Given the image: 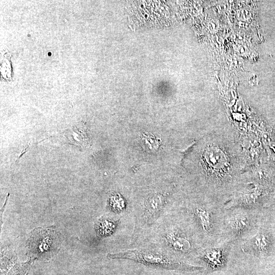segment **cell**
<instances>
[{"instance_id": "9c48e42d", "label": "cell", "mask_w": 275, "mask_h": 275, "mask_svg": "<svg viewBox=\"0 0 275 275\" xmlns=\"http://www.w3.org/2000/svg\"><path fill=\"white\" fill-rule=\"evenodd\" d=\"M118 222L102 217L95 223L94 227L96 234L100 237L111 235L117 226Z\"/></svg>"}, {"instance_id": "8992f818", "label": "cell", "mask_w": 275, "mask_h": 275, "mask_svg": "<svg viewBox=\"0 0 275 275\" xmlns=\"http://www.w3.org/2000/svg\"><path fill=\"white\" fill-rule=\"evenodd\" d=\"M62 242L60 233L55 230L38 228L32 231L27 242L29 253L42 260H48L57 253Z\"/></svg>"}, {"instance_id": "52a82bcc", "label": "cell", "mask_w": 275, "mask_h": 275, "mask_svg": "<svg viewBox=\"0 0 275 275\" xmlns=\"http://www.w3.org/2000/svg\"><path fill=\"white\" fill-rule=\"evenodd\" d=\"M234 244L231 242L221 241L203 248L196 258L202 264L203 275H211L226 270Z\"/></svg>"}, {"instance_id": "5b68a950", "label": "cell", "mask_w": 275, "mask_h": 275, "mask_svg": "<svg viewBox=\"0 0 275 275\" xmlns=\"http://www.w3.org/2000/svg\"><path fill=\"white\" fill-rule=\"evenodd\" d=\"M241 250L248 256L263 260H275V227L264 208L259 226L249 237L238 241Z\"/></svg>"}, {"instance_id": "6da1fadb", "label": "cell", "mask_w": 275, "mask_h": 275, "mask_svg": "<svg viewBox=\"0 0 275 275\" xmlns=\"http://www.w3.org/2000/svg\"><path fill=\"white\" fill-rule=\"evenodd\" d=\"M186 211L204 248L222 241L224 205L203 197L202 200L189 204Z\"/></svg>"}, {"instance_id": "277c9868", "label": "cell", "mask_w": 275, "mask_h": 275, "mask_svg": "<svg viewBox=\"0 0 275 275\" xmlns=\"http://www.w3.org/2000/svg\"><path fill=\"white\" fill-rule=\"evenodd\" d=\"M273 189L264 186L245 177L241 179L234 190L224 204L225 209L242 207L261 210L270 201Z\"/></svg>"}, {"instance_id": "30bf717a", "label": "cell", "mask_w": 275, "mask_h": 275, "mask_svg": "<svg viewBox=\"0 0 275 275\" xmlns=\"http://www.w3.org/2000/svg\"><path fill=\"white\" fill-rule=\"evenodd\" d=\"M109 204L113 209L116 212H120L125 208L124 201L118 195H113L111 197Z\"/></svg>"}, {"instance_id": "ba28073f", "label": "cell", "mask_w": 275, "mask_h": 275, "mask_svg": "<svg viewBox=\"0 0 275 275\" xmlns=\"http://www.w3.org/2000/svg\"><path fill=\"white\" fill-rule=\"evenodd\" d=\"M166 205V198L160 193L149 195L144 200L142 211L139 215L143 225L154 222L160 215Z\"/></svg>"}, {"instance_id": "3957f363", "label": "cell", "mask_w": 275, "mask_h": 275, "mask_svg": "<svg viewBox=\"0 0 275 275\" xmlns=\"http://www.w3.org/2000/svg\"><path fill=\"white\" fill-rule=\"evenodd\" d=\"M262 210L242 207L225 209L221 241L235 243L253 235L259 226Z\"/></svg>"}, {"instance_id": "7a4b0ae2", "label": "cell", "mask_w": 275, "mask_h": 275, "mask_svg": "<svg viewBox=\"0 0 275 275\" xmlns=\"http://www.w3.org/2000/svg\"><path fill=\"white\" fill-rule=\"evenodd\" d=\"M108 259H121L132 260L155 268L194 272L203 270L201 266L194 265L173 254L149 248L128 250L115 254H108Z\"/></svg>"}]
</instances>
